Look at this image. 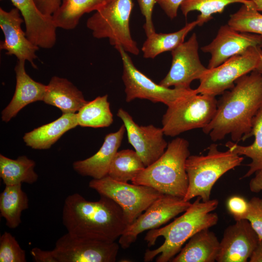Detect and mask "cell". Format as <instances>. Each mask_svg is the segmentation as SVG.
Wrapping results in <instances>:
<instances>
[{
  "instance_id": "cell-1",
  "label": "cell",
  "mask_w": 262,
  "mask_h": 262,
  "mask_svg": "<svg viewBox=\"0 0 262 262\" xmlns=\"http://www.w3.org/2000/svg\"><path fill=\"white\" fill-rule=\"evenodd\" d=\"M262 108V74L255 70L235 82L219 100L212 121L202 129L214 142L230 134L239 142L248 138L253 118Z\"/></svg>"
},
{
  "instance_id": "cell-2",
  "label": "cell",
  "mask_w": 262,
  "mask_h": 262,
  "mask_svg": "<svg viewBox=\"0 0 262 262\" xmlns=\"http://www.w3.org/2000/svg\"><path fill=\"white\" fill-rule=\"evenodd\" d=\"M96 201L74 193L65 199L62 222L69 234L79 237L112 242L122 234L128 223L122 208L100 195Z\"/></svg>"
},
{
  "instance_id": "cell-3",
  "label": "cell",
  "mask_w": 262,
  "mask_h": 262,
  "mask_svg": "<svg viewBox=\"0 0 262 262\" xmlns=\"http://www.w3.org/2000/svg\"><path fill=\"white\" fill-rule=\"evenodd\" d=\"M218 205L217 199L203 201L198 196L180 216L173 222L161 228L148 230L145 240L149 247L154 246L158 238H164V243L159 247L147 249L144 254V261L168 262L180 251L186 241L198 232L215 226L218 222V216L213 213Z\"/></svg>"
},
{
  "instance_id": "cell-4",
  "label": "cell",
  "mask_w": 262,
  "mask_h": 262,
  "mask_svg": "<svg viewBox=\"0 0 262 262\" xmlns=\"http://www.w3.org/2000/svg\"><path fill=\"white\" fill-rule=\"evenodd\" d=\"M189 146L184 138L173 139L163 154L146 167L131 182L152 187L163 194L184 198L188 187L185 163L190 155Z\"/></svg>"
},
{
  "instance_id": "cell-5",
  "label": "cell",
  "mask_w": 262,
  "mask_h": 262,
  "mask_svg": "<svg viewBox=\"0 0 262 262\" xmlns=\"http://www.w3.org/2000/svg\"><path fill=\"white\" fill-rule=\"evenodd\" d=\"M205 155H190L185 163L188 187L184 197L190 201L200 197L203 201L210 199L212 188L225 173L241 165L243 157L228 149L220 151L217 144H212Z\"/></svg>"
},
{
  "instance_id": "cell-6",
  "label": "cell",
  "mask_w": 262,
  "mask_h": 262,
  "mask_svg": "<svg viewBox=\"0 0 262 262\" xmlns=\"http://www.w3.org/2000/svg\"><path fill=\"white\" fill-rule=\"evenodd\" d=\"M133 7L132 0H111L87 19L86 26L95 38H108L115 48L121 46L126 52L137 55L139 49L129 27Z\"/></svg>"
},
{
  "instance_id": "cell-7",
  "label": "cell",
  "mask_w": 262,
  "mask_h": 262,
  "mask_svg": "<svg viewBox=\"0 0 262 262\" xmlns=\"http://www.w3.org/2000/svg\"><path fill=\"white\" fill-rule=\"evenodd\" d=\"M217 104L215 96L195 94L167 107L162 120L164 135L174 137L189 130L204 128L213 118Z\"/></svg>"
},
{
  "instance_id": "cell-8",
  "label": "cell",
  "mask_w": 262,
  "mask_h": 262,
  "mask_svg": "<svg viewBox=\"0 0 262 262\" xmlns=\"http://www.w3.org/2000/svg\"><path fill=\"white\" fill-rule=\"evenodd\" d=\"M115 48L122 61V79L127 102L136 98L145 99L154 103L161 102L168 107L183 98L198 94L196 89L170 88L154 82L135 66L131 58L122 47Z\"/></svg>"
},
{
  "instance_id": "cell-9",
  "label": "cell",
  "mask_w": 262,
  "mask_h": 262,
  "mask_svg": "<svg viewBox=\"0 0 262 262\" xmlns=\"http://www.w3.org/2000/svg\"><path fill=\"white\" fill-rule=\"evenodd\" d=\"M89 187L116 202L123 210L129 225L163 195L152 187L118 181L108 175L92 179Z\"/></svg>"
},
{
  "instance_id": "cell-10",
  "label": "cell",
  "mask_w": 262,
  "mask_h": 262,
  "mask_svg": "<svg viewBox=\"0 0 262 262\" xmlns=\"http://www.w3.org/2000/svg\"><path fill=\"white\" fill-rule=\"evenodd\" d=\"M262 48L251 47L245 52L234 55L219 66L208 68L199 80L198 94L216 96L231 89L235 81L253 71L260 58Z\"/></svg>"
},
{
  "instance_id": "cell-11",
  "label": "cell",
  "mask_w": 262,
  "mask_h": 262,
  "mask_svg": "<svg viewBox=\"0 0 262 262\" xmlns=\"http://www.w3.org/2000/svg\"><path fill=\"white\" fill-rule=\"evenodd\" d=\"M191 204L183 198L163 194L127 227L119 237V245L123 249L128 248L140 233L159 228L184 212Z\"/></svg>"
},
{
  "instance_id": "cell-12",
  "label": "cell",
  "mask_w": 262,
  "mask_h": 262,
  "mask_svg": "<svg viewBox=\"0 0 262 262\" xmlns=\"http://www.w3.org/2000/svg\"><path fill=\"white\" fill-rule=\"evenodd\" d=\"M119 244L84 238L67 232L56 242L53 254L57 262H114Z\"/></svg>"
},
{
  "instance_id": "cell-13",
  "label": "cell",
  "mask_w": 262,
  "mask_h": 262,
  "mask_svg": "<svg viewBox=\"0 0 262 262\" xmlns=\"http://www.w3.org/2000/svg\"><path fill=\"white\" fill-rule=\"evenodd\" d=\"M198 42L195 33L171 51L172 64L169 72L159 84L166 87L189 89L191 82L200 80L208 68L201 63Z\"/></svg>"
},
{
  "instance_id": "cell-14",
  "label": "cell",
  "mask_w": 262,
  "mask_h": 262,
  "mask_svg": "<svg viewBox=\"0 0 262 262\" xmlns=\"http://www.w3.org/2000/svg\"><path fill=\"white\" fill-rule=\"evenodd\" d=\"M117 116L123 122L129 143L140 157L146 167L158 160L165 151L168 144L164 138L162 128L153 125L139 126L128 112L122 108Z\"/></svg>"
},
{
  "instance_id": "cell-15",
  "label": "cell",
  "mask_w": 262,
  "mask_h": 262,
  "mask_svg": "<svg viewBox=\"0 0 262 262\" xmlns=\"http://www.w3.org/2000/svg\"><path fill=\"white\" fill-rule=\"evenodd\" d=\"M251 47L262 48V35L236 31L228 24L221 26L214 39L201 50L211 58L208 67L213 68L229 58L241 54Z\"/></svg>"
},
{
  "instance_id": "cell-16",
  "label": "cell",
  "mask_w": 262,
  "mask_h": 262,
  "mask_svg": "<svg viewBox=\"0 0 262 262\" xmlns=\"http://www.w3.org/2000/svg\"><path fill=\"white\" fill-rule=\"evenodd\" d=\"M259 241L257 233L246 219L235 221L225 230L220 241L218 262H246Z\"/></svg>"
},
{
  "instance_id": "cell-17",
  "label": "cell",
  "mask_w": 262,
  "mask_h": 262,
  "mask_svg": "<svg viewBox=\"0 0 262 262\" xmlns=\"http://www.w3.org/2000/svg\"><path fill=\"white\" fill-rule=\"evenodd\" d=\"M24 22L17 8L9 11L0 8V27L4 35L0 49L6 50L7 55H15L17 60L29 61L33 67L36 68L33 61L37 58L35 52L39 48L29 40L22 29L21 24Z\"/></svg>"
},
{
  "instance_id": "cell-18",
  "label": "cell",
  "mask_w": 262,
  "mask_h": 262,
  "mask_svg": "<svg viewBox=\"0 0 262 262\" xmlns=\"http://www.w3.org/2000/svg\"><path fill=\"white\" fill-rule=\"evenodd\" d=\"M25 61L17 60L15 67V93L10 102L1 112L2 120L5 122L9 121L26 105L44 99L47 85L35 81L27 73Z\"/></svg>"
},
{
  "instance_id": "cell-19",
  "label": "cell",
  "mask_w": 262,
  "mask_h": 262,
  "mask_svg": "<svg viewBox=\"0 0 262 262\" xmlns=\"http://www.w3.org/2000/svg\"><path fill=\"white\" fill-rule=\"evenodd\" d=\"M126 128L122 125L118 131L107 134L100 149L94 155L73 163L74 170L82 176L100 179L108 175L111 162L122 141Z\"/></svg>"
},
{
  "instance_id": "cell-20",
  "label": "cell",
  "mask_w": 262,
  "mask_h": 262,
  "mask_svg": "<svg viewBox=\"0 0 262 262\" xmlns=\"http://www.w3.org/2000/svg\"><path fill=\"white\" fill-rule=\"evenodd\" d=\"M43 101L58 108L63 114H75L88 101L71 82L58 76L50 79Z\"/></svg>"
},
{
  "instance_id": "cell-21",
  "label": "cell",
  "mask_w": 262,
  "mask_h": 262,
  "mask_svg": "<svg viewBox=\"0 0 262 262\" xmlns=\"http://www.w3.org/2000/svg\"><path fill=\"white\" fill-rule=\"evenodd\" d=\"M209 229L194 234L180 251L171 260L172 262H214L216 261L220 241Z\"/></svg>"
},
{
  "instance_id": "cell-22",
  "label": "cell",
  "mask_w": 262,
  "mask_h": 262,
  "mask_svg": "<svg viewBox=\"0 0 262 262\" xmlns=\"http://www.w3.org/2000/svg\"><path fill=\"white\" fill-rule=\"evenodd\" d=\"M77 126V114H63L55 120L26 133L23 140L32 148L48 149L65 133Z\"/></svg>"
},
{
  "instance_id": "cell-23",
  "label": "cell",
  "mask_w": 262,
  "mask_h": 262,
  "mask_svg": "<svg viewBox=\"0 0 262 262\" xmlns=\"http://www.w3.org/2000/svg\"><path fill=\"white\" fill-rule=\"evenodd\" d=\"M111 0H61L52 18L56 27L66 30L75 29L82 16L86 13L97 11Z\"/></svg>"
},
{
  "instance_id": "cell-24",
  "label": "cell",
  "mask_w": 262,
  "mask_h": 262,
  "mask_svg": "<svg viewBox=\"0 0 262 262\" xmlns=\"http://www.w3.org/2000/svg\"><path fill=\"white\" fill-rule=\"evenodd\" d=\"M35 166L34 161L25 155L12 159L0 155V177L5 186L36 182L38 176Z\"/></svg>"
},
{
  "instance_id": "cell-25",
  "label": "cell",
  "mask_w": 262,
  "mask_h": 262,
  "mask_svg": "<svg viewBox=\"0 0 262 262\" xmlns=\"http://www.w3.org/2000/svg\"><path fill=\"white\" fill-rule=\"evenodd\" d=\"M28 208L29 198L21 184L5 186L0 195V214L8 228L14 229L18 227L22 212Z\"/></svg>"
},
{
  "instance_id": "cell-26",
  "label": "cell",
  "mask_w": 262,
  "mask_h": 262,
  "mask_svg": "<svg viewBox=\"0 0 262 262\" xmlns=\"http://www.w3.org/2000/svg\"><path fill=\"white\" fill-rule=\"evenodd\" d=\"M252 136H254V141L247 146L231 141L227 142L225 145L228 149L235 153L251 159V162L247 164L249 169L242 178L249 177L257 171L262 170V108L253 118L248 138Z\"/></svg>"
},
{
  "instance_id": "cell-27",
  "label": "cell",
  "mask_w": 262,
  "mask_h": 262,
  "mask_svg": "<svg viewBox=\"0 0 262 262\" xmlns=\"http://www.w3.org/2000/svg\"><path fill=\"white\" fill-rule=\"evenodd\" d=\"M196 26L197 22L196 20L176 32L152 33L147 37L142 47L143 57L153 59L165 51H172L184 42L188 33Z\"/></svg>"
},
{
  "instance_id": "cell-28",
  "label": "cell",
  "mask_w": 262,
  "mask_h": 262,
  "mask_svg": "<svg viewBox=\"0 0 262 262\" xmlns=\"http://www.w3.org/2000/svg\"><path fill=\"white\" fill-rule=\"evenodd\" d=\"M76 114L78 125L81 127H108L113 122L107 95L88 101Z\"/></svg>"
},
{
  "instance_id": "cell-29",
  "label": "cell",
  "mask_w": 262,
  "mask_h": 262,
  "mask_svg": "<svg viewBox=\"0 0 262 262\" xmlns=\"http://www.w3.org/2000/svg\"><path fill=\"white\" fill-rule=\"evenodd\" d=\"M146 166L135 150L130 149L118 151L110 166L108 176L118 181H131Z\"/></svg>"
},
{
  "instance_id": "cell-30",
  "label": "cell",
  "mask_w": 262,
  "mask_h": 262,
  "mask_svg": "<svg viewBox=\"0 0 262 262\" xmlns=\"http://www.w3.org/2000/svg\"><path fill=\"white\" fill-rule=\"evenodd\" d=\"M233 3L253 4L252 0H183L180 7L185 17L191 11H199L196 20L197 26H201L213 18V14L222 13L226 6Z\"/></svg>"
},
{
  "instance_id": "cell-31",
  "label": "cell",
  "mask_w": 262,
  "mask_h": 262,
  "mask_svg": "<svg viewBox=\"0 0 262 262\" xmlns=\"http://www.w3.org/2000/svg\"><path fill=\"white\" fill-rule=\"evenodd\" d=\"M228 24L237 31L262 35V14L252 5L243 4L230 16Z\"/></svg>"
},
{
  "instance_id": "cell-32",
  "label": "cell",
  "mask_w": 262,
  "mask_h": 262,
  "mask_svg": "<svg viewBox=\"0 0 262 262\" xmlns=\"http://www.w3.org/2000/svg\"><path fill=\"white\" fill-rule=\"evenodd\" d=\"M25 251L10 233L5 231L0 237V262H26Z\"/></svg>"
},
{
  "instance_id": "cell-33",
  "label": "cell",
  "mask_w": 262,
  "mask_h": 262,
  "mask_svg": "<svg viewBox=\"0 0 262 262\" xmlns=\"http://www.w3.org/2000/svg\"><path fill=\"white\" fill-rule=\"evenodd\" d=\"M17 8L24 19L25 27L34 30L41 27L45 22L46 16L37 8L33 0H11Z\"/></svg>"
},
{
  "instance_id": "cell-34",
  "label": "cell",
  "mask_w": 262,
  "mask_h": 262,
  "mask_svg": "<svg viewBox=\"0 0 262 262\" xmlns=\"http://www.w3.org/2000/svg\"><path fill=\"white\" fill-rule=\"evenodd\" d=\"M248 205L245 219L249 221L261 240L262 239V198L253 197L248 201Z\"/></svg>"
},
{
  "instance_id": "cell-35",
  "label": "cell",
  "mask_w": 262,
  "mask_h": 262,
  "mask_svg": "<svg viewBox=\"0 0 262 262\" xmlns=\"http://www.w3.org/2000/svg\"><path fill=\"white\" fill-rule=\"evenodd\" d=\"M227 208L235 221L245 219L248 210V201L239 196H233L227 201Z\"/></svg>"
},
{
  "instance_id": "cell-36",
  "label": "cell",
  "mask_w": 262,
  "mask_h": 262,
  "mask_svg": "<svg viewBox=\"0 0 262 262\" xmlns=\"http://www.w3.org/2000/svg\"><path fill=\"white\" fill-rule=\"evenodd\" d=\"M142 14L145 18L143 28L147 37L155 33L152 20V14L156 0H137Z\"/></svg>"
},
{
  "instance_id": "cell-37",
  "label": "cell",
  "mask_w": 262,
  "mask_h": 262,
  "mask_svg": "<svg viewBox=\"0 0 262 262\" xmlns=\"http://www.w3.org/2000/svg\"><path fill=\"white\" fill-rule=\"evenodd\" d=\"M38 9L44 15L52 16L61 3V0H33Z\"/></svg>"
},
{
  "instance_id": "cell-38",
  "label": "cell",
  "mask_w": 262,
  "mask_h": 262,
  "mask_svg": "<svg viewBox=\"0 0 262 262\" xmlns=\"http://www.w3.org/2000/svg\"><path fill=\"white\" fill-rule=\"evenodd\" d=\"M183 0H156V3L159 5L170 19H174L177 16L178 9Z\"/></svg>"
},
{
  "instance_id": "cell-39",
  "label": "cell",
  "mask_w": 262,
  "mask_h": 262,
  "mask_svg": "<svg viewBox=\"0 0 262 262\" xmlns=\"http://www.w3.org/2000/svg\"><path fill=\"white\" fill-rule=\"evenodd\" d=\"M33 260L35 262H57L52 250H43L38 247H33L31 251Z\"/></svg>"
},
{
  "instance_id": "cell-40",
  "label": "cell",
  "mask_w": 262,
  "mask_h": 262,
  "mask_svg": "<svg viewBox=\"0 0 262 262\" xmlns=\"http://www.w3.org/2000/svg\"><path fill=\"white\" fill-rule=\"evenodd\" d=\"M255 173V176L249 182V189L252 192L259 193L262 191V170Z\"/></svg>"
},
{
  "instance_id": "cell-41",
  "label": "cell",
  "mask_w": 262,
  "mask_h": 262,
  "mask_svg": "<svg viewBox=\"0 0 262 262\" xmlns=\"http://www.w3.org/2000/svg\"><path fill=\"white\" fill-rule=\"evenodd\" d=\"M249 262H262V239L259 240L258 245L250 256Z\"/></svg>"
},
{
  "instance_id": "cell-42",
  "label": "cell",
  "mask_w": 262,
  "mask_h": 262,
  "mask_svg": "<svg viewBox=\"0 0 262 262\" xmlns=\"http://www.w3.org/2000/svg\"><path fill=\"white\" fill-rule=\"evenodd\" d=\"M254 8L258 11H262V0H252Z\"/></svg>"
},
{
  "instance_id": "cell-43",
  "label": "cell",
  "mask_w": 262,
  "mask_h": 262,
  "mask_svg": "<svg viewBox=\"0 0 262 262\" xmlns=\"http://www.w3.org/2000/svg\"><path fill=\"white\" fill-rule=\"evenodd\" d=\"M262 74V49L260 53V58L258 64L254 70Z\"/></svg>"
}]
</instances>
